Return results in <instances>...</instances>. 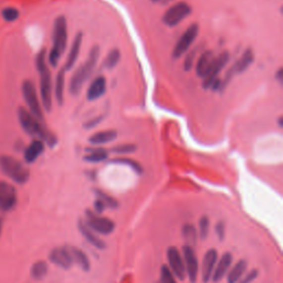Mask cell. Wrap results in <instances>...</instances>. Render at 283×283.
I'll use <instances>...</instances> for the list:
<instances>
[{
    "label": "cell",
    "instance_id": "obj_1",
    "mask_svg": "<svg viewBox=\"0 0 283 283\" xmlns=\"http://www.w3.org/2000/svg\"><path fill=\"white\" fill-rule=\"evenodd\" d=\"M18 119L21 127L27 134L31 136H35L38 140H41L43 143H47L50 147H55L57 144V138L51 134L46 126L43 125V122H40L25 108L18 109Z\"/></svg>",
    "mask_w": 283,
    "mask_h": 283
},
{
    "label": "cell",
    "instance_id": "obj_2",
    "mask_svg": "<svg viewBox=\"0 0 283 283\" xmlns=\"http://www.w3.org/2000/svg\"><path fill=\"white\" fill-rule=\"evenodd\" d=\"M37 70L40 74V97L43 108L47 112L52 109V78L51 72L47 65V51L42 49L37 55L36 59Z\"/></svg>",
    "mask_w": 283,
    "mask_h": 283
},
{
    "label": "cell",
    "instance_id": "obj_3",
    "mask_svg": "<svg viewBox=\"0 0 283 283\" xmlns=\"http://www.w3.org/2000/svg\"><path fill=\"white\" fill-rule=\"evenodd\" d=\"M100 57V48L94 46L91 49L90 54L88 56V59L84 63L80 66V68L75 71V73L72 76L69 85V91L72 95H78L80 91L82 90L83 85L85 84L86 81L92 74V72L95 69L98 61Z\"/></svg>",
    "mask_w": 283,
    "mask_h": 283
},
{
    "label": "cell",
    "instance_id": "obj_4",
    "mask_svg": "<svg viewBox=\"0 0 283 283\" xmlns=\"http://www.w3.org/2000/svg\"><path fill=\"white\" fill-rule=\"evenodd\" d=\"M52 39H54V45L48 56V61L51 66L56 68L61 59V56L65 51L66 42H68V27H66V19L63 16L56 19Z\"/></svg>",
    "mask_w": 283,
    "mask_h": 283
},
{
    "label": "cell",
    "instance_id": "obj_5",
    "mask_svg": "<svg viewBox=\"0 0 283 283\" xmlns=\"http://www.w3.org/2000/svg\"><path fill=\"white\" fill-rule=\"evenodd\" d=\"M0 170L2 174L20 185L26 184L30 177V171L27 167L12 156L3 155L0 157Z\"/></svg>",
    "mask_w": 283,
    "mask_h": 283
},
{
    "label": "cell",
    "instance_id": "obj_6",
    "mask_svg": "<svg viewBox=\"0 0 283 283\" xmlns=\"http://www.w3.org/2000/svg\"><path fill=\"white\" fill-rule=\"evenodd\" d=\"M21 91H22L23 99H25L26 104L29 109L28 111L30 112L37 119H39L40 122H43L42 108H41L39 98H38V93H37L35 84H33L31 81L26 80L25 82L22 83Z\"/></svg>",
    "mask_w": 283,
    "mask_h": 283
},
{
    "label": "cell",
    "instance_id": "obj_7",
    "mask_svg": "<svg viewBox=\"0 0 283 283\" xmlns=\"http://www.w3.org/2000/svg\"><path fill=\"white\" fill-rule=\"evenodd\" d=\"M85 224L93 230L94 232H98L101 234H110L113 232L115 229V224L111 219L107 217H102L94 212L91 210H86L85 212Z\"/></svg>",
    "mask_w": 283,
    "mask_h": 283
},
{
    "label": "cell",
    "instance_id": "obj_8",
    "mask_svg": "<svg viewBox=\"0 0 283 283\" xmlns=\"http://www.w3.org/2000/svg\"><path fill=\"white\" fill-rule=\"evenodd\" d=\"M191 12V8L187 2L180 1L171 6L163 16V22L167 27H175L187 18Z\"/></svg>",
    "mask_w": 283,
    "mask_h": 283
},
{
    "label": "cell",
    "instance_id": "obj_9",
    "mask_svg": "<svg viewBox=\"0 0 283 283\" xmlns=\"http://www.w3.org/2000/svg\"><path fill=\"white\" fill-rule=\"evenodd\" d=\"M198 32L199 27L197 23H193V25H190L186 29V31L179 38L178 42L176 43L174 50H172V57L174 59H179L181 56H184L189 50L190 46L193 45L196 38H197Z\"/></svg>",
    "mask_w": 283,
    "mask_h": 283
},
{
    "label": "cell",
    "instance_id": "obj_10",
    "mask_svg": "<svg viewBox=\"0 0 283 283\" xmlns=\"http://www.w3.org/2000/svg\"><path fill=\"white\" fill-rule=\"evenodd\" d=\"M229 59H230V55H229V52H227V51H224L218 57H214V60L212 62V64H210V66H209L207 73H206V75L203 78L204 79V81H203V88L204 89H206V90L210 89V86H212L214 81L218 78L219 72L227 65Z\"/></svg>",
    "mask_w": 283,
    "mask_h": 283
},
{
    "label": "cell",
    "instance_id": "obj_11",
    "mask_svg": "<svg viewBox=\"0 0 283 283\" xmlns=\"http://www.w3.org/2000/svg\"><path fill=\"white\" fill-rule=\"evenodd\" d=\"M17 199L16 188L7 181L0 180V210L4 213L10 212L16 207Z\"/></svg>",
    "mask_w": 283,
    "mask_h": 283
},
{
    "label": "cell",
    "instance_id": "obj_12",
    "mask_svg": "<svg viewBox=\"0 0 283 283\" xmlns=\"http://www.w3.org/2000/svg\"><path fill=\"white\" fill-rule=\"evenodd\" d=\"M167 260L170 263V270L171 271L172 275L175 278L179 280H185L186 278V269H185V263L184 259L181 253L178 251V249L176 247H170L167 250Z\"/></svg>",
    "mask_w": 283,
    "mask_h": 283
},
{
    "label": "cell",
    "instance_id": "obj_13",
    "mask_svg": "<svg viewBox=\"0 0 283 283\" xmlns=\"http://www.w3.org/2000/svg\"><path fill=\"white\" fill-rule=\"evenodd\" d=\"M181 256H183V259H184L186 275L187 277H188V279L191 283H195L196 280H197L199 265H198V259L197 257H196L194 248L185 244L183 248V255Z\"/></svg>",
    "mask_w": 283,
    "mask_h": 283
},
{
    "label": "cell",
    "instance_id": "obj_14",
    "mask_svg": "<svg viewBox=\"0 0 283 283\" xmlns=\"http://www.w3.org/2000/svg\"><path fill=\"white\" fill-rule=\"evenodd\" d=\"M49 260L56 265L57 267L62 268V269H70L73 265L68 247H57L51 250L49 253Z\"/></svg>",
    "mask_w": 283,
    "mask_h": 283
},
{
    "label": "cell",
    "instance_id": "obj_15",
    "mask_svg": "<svg viewBox=\"0 0 283 283\" xmlns=\"http://www.w3.org/2000/svg\"><path fill=\"white\" fill-rule=\"evenodd\" d=\"M218 260V252L216 249H209L204 256L203 263H201V278H203L204 283H208L212 280V276L216 263Z\"/></svg>",
    "mask_w": 283,
    "mask_h": 283
},
{
    "label": "cell",
    "instance_id": "obj_16",
    "mask_svg": "<svg viewBox=\"0 0 283 283\" xmlns=\"http://www.w3.org/2000/svg\"><path fill=\"white\" fill-rule=\"evenodd\" d=\"M232 265V256L231 253L226 252L224 253L222 258L217 260L216 263V267L213 272L212 280L215 283H218L220 280H223L225 277L227 276V273L230 269V267Z\"/></svg>",
    "mask_w": 283,
    "mask_h": 283
},
{
    "label": "cell",
    "instance_id": "obj_17",
    "mask_svg": "<svg viewBox=\"0 0 283 283\" xmlns=\"http://www.w3.org/2000/svg\"><path fill=\"white\" fill-rule=\"evenodd\" d=\"M78 228H79V231L82 233V236L86 239V241L92 244L94 248L99 249V250H103V249H105V247H107L105 242L102 240V239H100L97 234H95L93 230L85 224L84 220L82 219L79 220Z\"/></svg>",
    "mask_w": 283,
    "mask_h": 283
},
{
    "label": "cell",
    "instance_id": "obj_18",
    "mask_svg": "<svg viewBox=\"0 0 283 283\" xmlns=\"http://www.w3.org/2000/svg\"><path fill=\"white\" fill-rule=\"evenodd\" d=\"M43 151H45V143L41 140L35 138V140L25 148V152H23L25 162L28 163V164H32V163H35L38 158L40 157Z\"/></svg>",
    "mask_w": 283,
    "mask_h": 283
},
{
    "label": "cell",
    "instance_id": "obj_19",
    "mask_svg": "<svg viewBox=\"0 0 283 283\" xmlns=\"http://www.w3.org/2000/svg\"><path fill=\"white\" fill-rule=\"evenodd\" d=\"M105 91H107V80L102 75L97 76L89 86L86 98L89 101H95L102 98L105 94Z\"/></svg>",
    "mask_w": 283,
    "mask_h": 283
},
{
    "label": "cell",
    "instance_id": "obj_20",
    "mask_svg": "<svg viewBox=\"0 0 283 283\" xmlns=\"http://www.w3.org/2000/svg\"><path fill=\"white\" fill-rule=\"evenodd\" d=\"M82 38H83V35L81 32H79L73 39V42H72L71 49L69 51V55H68V57H66L65 64H64V69H63L64 71H68L73 68L76 60H78L81 46H82Z\"/></svg>",
    "mask_w": 283,
    "mask_h": 283
},
{
    "label": "cell",
    "instance_id": "obj_21",
    "mask_svg": "<svg viewBox=\"0 0 283 283\" xmlns=\"http://www.w3.org/2000/svg\"><path fill=\"white\" fill-rule=\"evenodd\" d=\"M253 60H255V56H253L252 50L247 49L243 52V55L240 57V59H239L236 63L231 66V69H230L229 71L231 72L232 74L241 73V72L246 71L249 66L252 64Z\"/></svg>",
    "mask_w": 283,
    "mask_h": 283
},
{
    "label": "cell",
    "instance_id": "obj_22",
    "mask_svg": "<svg viewBox=\"0 0 283 283\" xmlns=\"http://www.w3.org/2000/svg\"><path fill=\"white\" fill-rule=\"evenodd\" d=\"M68 250L70 252V256L72 258V261H73V263H76V265H78L83 271L90 270V268H91L90 260H89L88 256H86L82 250H80V249L75 248V247H70V246L68 247Z\"/></svg>",
    "mask_w": 283,
    "mask_h": 283
},
{
    "label": "cell",
    "instance_id": "obj_23",
    "mask_svg": "<svg viewBox=\"0 0 283 283\" xmlns=\"http://www.w3.org/2000/svg\"><path fill=\"white\" fill-rule=\"evenodd\" d=\"M248 263L246 260H239L236 265L230 268L227 273V283H237L246 273Z\"/></svg>",
    "mask_w": 283,
    "mask_h": 283
},
{
    "label": "cell",
    "instance_id": "obj_24",
    "mask_svg": "<svg viewBox=\"0 0 283 283\" xmlns=\"http://www.w3.org/2000/svg\"><path fill=\"white\" fill-rule=\"evenodd\" d=\"M214 57H215L212 51H206L200 56V57L197 61V64H196V73H197L199 78H204L206 73H207V71L209 69L210 64H212Z\"/></svg>",
    "mask_w": 283,
    "mask_h": 283
},
{
    "label": "cell",
    "instance_id": "obj_25",
    "mask_svg": "<svg viewBox=\"0 0 283 283\" xmlns=\"http://www.w3.org/2000/svg\"><path fill=\"white\" fill-rule=\"evenodd\" d=\"M117 136V132L114 129H109V131H102L99 133L93 134L90 137V143L93 145H102V144H107L114 141Z\"/></svg>",
    "mask_w": 283,
    "mask_h": 283
},
{
    "label": "cell",
    "instance_id": "obj_26",
    "mask_svg": "<svg viewBox=\"0 0 283 283\" xmlns=\"http://www.w3.org/2000/svg\"><path fill=\"white\" fill-rule=\"evenodd\" d=\"M64 84H65L64 70H61L56 76V85H55V95L59 105H62L64 100Z\"/></svg>",
    "mask_w": 283,
    "mask_h": 283
},
{
    "label": "cell",
    "instance_id": "obj_27",
    "mask_svg": "<svg viewBox=\"0 0 283 283\" xmlns=\"http://www.w3.org/2000/svg\"><path fill=\"white\" fill-rule=\"evenodd\" d=\"M88 154L84 156V161L89 163H100L103 162L108 158V152L104 148L95 147V148H88L86 150Z\"/></svg>",
    "mask_w": 283,
    "mask_h": 283
},
{
    "label": "cell",
    "instance_id": "obj_28",
    "mask_svg": "<svg viewBox=\"0 0 283 283\" xmlns=\"http://www.w3.org/2000/svg\"><path fill=\"white\" fill-rule=\"evenodd\" d=\"M48 270H49V268H48L46 261H42V260L37 261L36 263H33V266L31 267L30 275L33 279L39 281V280H42L43 278L47 276Z\"/></svg>",
    "mask_w": 283,
    "mask_h": 283
},
{
    "label": "cell",
    "instance_id": "obj_29",
    "mask_svg": "<svg viewBox=\"0 0 283 283\" xmlns=\"http://www.w3.org/2000/svg\"><path fill=\"white\" fill-rule=\"evenodd\" d=\"M181 233H183V237L185 239V241L187 242V246L193 247L194 244H196V240H197V231H196L194 225L191 224L184 225Z\"/></svg>",
    "mask_w": 283,
    "mask_h": 283
},
{
    "label": "cell",
    "instance_id": "obj_30",
    "mask_svg": "<svg viewBox=\"0 0 283 283\" xmlns=\"http://www.w3.org/2000/svg\"><path fill=\"white\" fill-rule=\"evenodd\" d=\"M119 59H121V52H119L118 49H112L109 52L108 57H105L104 63H103L104 68L109 69V70L114 69L119 62Z\"/></svg>",
    "mask_w": 283,
    "mask_h": 283
},
{
    "label": "cell",
    "instance_id": "obj_31",
    "mask_svg": "<svg viewBox=\"0 0 283 283\" xmlns=\"http://www.w3.org/2000/svg\"><path fill=\"white\" fill-rule=\"evenodd\" d=\"M94 194L97 196V198L100 199L102 203L105 205V207L107 208H111V209H115L118 207V203L116 200H115L111 196L105 194L104 191L100 190V189H94Z\"/></svg>",
    "mask_w": 283,
    "mask_h": 283
},
{
    "label": "cell",
    "instance_id": "obj_32",
    "mask_svg": "<svg viewBox=\"0 0 283 283\" xmlns=\"http://www.w3.org/2000/svg\"><path fill=\"white\" fill-rule=\"evenodd\" d=\"M112 163H115V164H122V165H127L131 167L132 170H135L137 174H142L143 172V169L141 167V165L138 164L137 162L131 160V158H125V157H119V158H115V160L112 161Z\"/></svg>",
    "mask_w": 283,
    "mask_h": 283
},
{
    "label": "cell",
    "instance_id": "obj_33",
    "mask_svg": "<svg viewBox=\"0 0 283 283\" xmlns=\"http://www.w3.org/2000/svg\"><path fill=\"white\" fill-rule=\"evenodd\" d=\"M1 16L7 22H13L19 18V11L13 7H7L1 11Z\"/></svg>",
    "mask_w": 283,
    "mask_h": 283
},
{
    "label": "cell",
    "instance_id": "obj_34",
    "mask_svg": "<svg viewBox=\"0 0 283 283\" xmlns=\"http://www.w3.org/2000/svg\"><path fill=\"white\" fill-rule=\"evenodd\" d=\"M209 233V218L207 216H203L199 220V237L201 240H205Z\"/></svg>",
    "mask_w": 283,
    "mask_h": 283
},
{
    "label": "cell",
    "instance_id": "obj_35",
    "mask_svg": "<svg viewBox=\"0 0 283 283\" xmlns=\"http://www.w3.org/2000/svg\"><path fill=\"white\" fill-rule=\"evenodd\" d=\"M161 281L162 283H177L175 276L170 270L169 266H163L161 268Z\"/></svg>",
    "mask_w": 283,
    "mask_h": 283
},
{
    "label": "cell",
    "instance_id": "obj_36",
    "mask_svg": "<svg viewBox=\"0 0 283 283\" xmlns=\"http://www.w3.org/2000/svg\"><path fill=\"white\" fill-rule=\"evenodd\" d=\"M136 151V146L133 144H122V145L115 146L112 148V152L116 153V154H129Z\"/></svg>",
    "mask_w": 283,
    "mask_h": 283
},
{
    "label": "cell",
    "instance_id": "obj_37",
    "mask_svg": "<svg viewBox=\"0 0 283 283\" xmlns=\"http://www.w3.org/2000/svg\"><path fill=\"white\" fill-rule=\"evenodd\" d=\"M195 57H196V51L193 50L190 51L188 55L186 56L185 61H184V70L185 71H190L193 69L194 63H195Z\"/></svg>",
    "mask_w": 283,
    "mask_h": 283
},
{
    "label": "cell",
    "instance_id": "obj_38",
    "mask_svg": "<svg viewBox=\"0 0 283 283\" xmlns=\"http://www.w3.org/2000/svg\"><path fill=\"white\" fill-rule=\"evenodd\" d=\"M258 270L257 269H252L251 271H249L247 275H243L240 280H239L237 283H251L252 281H255L258 277Z\"/></svg>",
    "mask_w": 283,
    "mask_h": 283
},
{
    "label": "cell",
    "instance_id": "obj_39",
    "mask_svg": "<svg viewBox=\"0 0 283 283\" xmlns=\"http://www.w3.org/2000/svg\"><path fill=\"white\" fill-rule=\"evenodd\" d=\"M216 230V234L220 241L224 240L225 239V234H226V225H225L224 222H218L217 225L215 227Z\"/></svg>",
    "mask_w": 283,
    "mask_h": 283
},
{
    "label": "cell",
    "instance_id": "obj_40",
    "mask_svg": "<svg viewBox=\"0 0 283 283\" xmlns=\"http://www.w3.org/2000/svg\"><path fill=\"white\" fill-rule=\"evenodd\" d=\"M103 118H104V116H99V117H95L93 119H89V122L84 124V127L85 128H93V127L97 126L98 124L102 122Z\"/></svg>",
    "mask_w": 283,
    "mask_h": 283
},
{
    "label": "cell",
    "instance_id": "obj_41",
    "mask_svg": "<svg viewBox=\"0 0 283 283\" xmlns=\"http://www.w3.org/2000/svg\"><path fill=\"white\" fill-rule=\"evenodd\" d=\"M105 208H107L105 207V205L100 199L97 198V200L94 201V213L98 214V215H101L104 212Z\"/></svg>",
    "mask_w": 283,
    "mask_h": 283
},
{
    "label": "cell",
    "instance_id": "obj_42",
    "mask_svg": "<svg viewBox=\"0 0 283 283\" xmlns=\"http://www.w3.org/2000/svg\"><path fill=\"white\" fill-rule=\"evenodd\" d=\"M278 79H279V81H280V83L282 84V69H280L279 71H278Z\"/></svg>",
    "mask_w": 283,
    "mask_h": 283
},
{
    "label": "cell",
    "instance_id": "obj_43",
    "mask_svg": "<svg viewBox=\"0 0 283 283\" xmlns=\"http://www.w3.org/2000/svg\"><path fill=\"white\" fill-rule=\"evenodd\" d=\"M172 1V0H161V3L162 4H169Z\"/></svg>",
    "mask_w": 283,
    "mask_h": 283
},
{
    "label": "cell",
    "instance_id": "obj_44",
    "mask_svg": "<svg viewBox=\"0 0 283 283\" xmlns=\"http://www.w3.org/2000/svg\"><path fill=\"white\" fill-rule=\"evenodd\" d=\"M1 230H2V219L0 218V234H1Z\"/></svg>",
    "mask_w": 283,
    "mask_h": 283
},
{
    "label": "cell",
    "instance_id": "obj_45",
    "mask_svg": "<svg viewBox=\"0 0 283 283\" xmlns=\"http://www.w3.org/2000/svg\"><path fill=\"white\" fill-rule=\"evenodd\" d=\"M152 2H154V3H157V2H161V0H151Z\"/></svg>",
    "mask_w": 283,
    "mask_h": 283
}]
</instances>
